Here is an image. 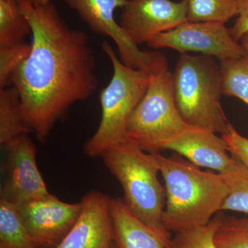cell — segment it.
<instances>
[{"mask_svg": "<svg viewBox=\"0 0 248 248\" xmlns=\"http://www.w3.org/2000/svg\"><path fill=\"white\" fill-rule=\"evenodd\" d=\"M228 188V195L222 204L221 211L248 214V168L232 156L231 164L220 173Z\"/></svg>", "mask_w": 248, "mask_h": 248, "instance_id": "2e32d148", "label": "cell"}, {"mask_svg": "<svg viewBox=\"0 0 248 248\" xmlns=\"http://www.w3.org/2000/svg\"><path fill=\"white\" fill-rule=\"evenodd\" d=\"M237 2L239 14L231 29L234 40L240 42L243 36L248 32V0H237Z\"/></svg>", "mask_w": 248, "mask_h": 248, "instance_id": "d4e9b609", "label": "cell"}, {"mask_svg": "<svg viewBox=\"0 0 248 248\" xmlns=\"http://www.w3.org/2000/svg\"><path fill=\"white\" fill-rule=\"evenodd\" d=\"M102 158L122 185L125 206L167 248L172 236L163 223L166 189L158 179L160 166L155 153H146L126 139Z\"/></svg>", "mask_w": 248, "mask_h": 248, "instance_id": "3957f363", "label": "cell"}, {"mask_svg": "<svg viewBox=\"0 0 248 248\" xmlns=\"http://www.w3.org/2000/svg\"><path fill=\"white\" fill-rule=\"evenodd\" d=\"M110 201L109 196L99 191L86 194L78 221L56 248H112Z\"/></svg>", "mask_w": 248, "mask_h": 248, "instance_id": "7c38bea8", "label": "cell"}, {"mask_svg": "<svg viewBox=\"0 0 248 248\" xmlns=\"http://www.w3.org/2000/svg\"><path fill=\"white\" fill-rule=\"evenodd\" d=\"M187 19L191 22L226 24L237 16V0H186Z\"/></svg>", "mask_w": 248, "mask_h": 248, "instance_id": "d6986e66", "label": "cell"}, {"mask_svg": "<svg viewBox=\"0 0 248 248\" xmlns=\"http://www.w3.org/2000/svg\"><path fill=\"white\" fill-rule=\"evenodd\" d=\"M19 4L30 23L32 42L10 86L19 93L29 128L45 143L72 106L97 91V61L88 34L69 27L53 3L36 6L19 0Z\"/></svg>", "mask_w": 248, "mask_h": 248, "instance_id": "6da1fadb", "label": "cell"}, {"mask_svg": "<svg viewBox=\"0 0 248 248\" xmlns=\"http://www.w3.org/2000/svg\"><path fill=\"white\" fill-rule=\"evenodd\" d=\"M102 46L112 63L113 74L101 91L99 127L85 143V153L92 158L102 157L111 148L126 140L129 118L144 96L152 77L151 72L124 64L107 41Z\"/></svg>", "mask_w": 248, "mask_h": 248, "instance_id": "5b68a950", "label": "cell"}, {"mask_svg": "<svg viewBox=\"0 0 248 248\" xmlns=\"http://www.w3.org/2000/svg\"><path fill=\"white\" fill-rule=\"evenodd\" d=\"M94 33L110 37L118 49L119 57L126 66L155 73L168 63L164 54L145 51L129 39L116 22L115 11L127 0H64Z\"/></svg>", "mask_w": 248, "mask_h": 248, "instance_id": "52a82bcc", "label": "cell"}, {"mask_svg": "<svg viewBox=\"0 0 248 248\" xmlns=\"http://www.w3.org/2000/svg\"><path fill=\"white\" fill-rule=\"evenodd\" d=\"M221 137L226 142L231 156L239 159L248 168V138L241 135L232 124Z\"/></svg>", "mask_w": 248, "mask_h": 248, "instance_id": "cb8c5ba5", "label": "cell"}, {"mask_svg": "<svg viewBox=\"0 0 248 248\" xmlns=\"http://www.w3.org/2000/svg\"><path fill=\"white\" fill-rule=\"evenodd\" d=\"M187 21L186 0H127L120 26L129 40L139 46Z\"/></svg>", "mask_w": 248, "mask_h": 248, "instance_id": "8fae6325", "label": "cell"}, {"mask_svg": "<svg viewBox=\"0 0 248 248\" xmlns=\"http://www.w3.org/2000/svg\"><path fill=\"white\" fill-rule=\"evenodd\" d=\"M32 133L23 115L22 101L13 86L0 89V145L5 149L24 135Z\"/></svg>", "mask_w": 248, "mask_h": 248, "instance_id": "9a60e30c", "label": "cell"}, {"mask_svg": "<svg viewBox=\"0 0 248 248\" xmlns=\"http://www.w3.org/2000/svg\"><path fill=\"white\" fill-rule=\"evenodd\" d=\"M215 239L217 248H248V218L225 216Z\"/></svg>", "mask_w": 248, "mask_h": 248, "instance_id": "7402d4cb", "label": "cell"}, {"mask_svg": "<svg viewBox=\"0 0 248 248\" xmlns=\"http://www.w3.org/2000/svg\"><path fill=\"white\" fill-rule=\"evenodd\" d=\"M240 44L242 46L243 48L246 50V53L248 54V32L243 36L241 41H240Z\"/></svg>", "mask_w": 248, "mask_h": 248, "instance_id": "4316f807", "label": "cell"}, {"mask_svg": "<svg viewBox=\"0 0 248 248\" xmlns=\"http://www.w3.org/2000/svg\"><path fill=\"white\" fill-rule=\"evenodd\" d=\"M224 217L219 212L205 226L175 233L167 248H217L215 234Z\"/></svg>", "mask_w": 248, "mask_h": 248, "instance_id": "44dd1931", "label": "cell"}, {"mask_svg": "<svg viewBox=\"0 0 248 248\" xmlns=\"http://www.w3.org/2000/svg\"><path fill=\"white\" fill-rule=\"evenodd\" d=\"M182 155L198 167L224 172L231 164L226 142L211 130L187 125L179 135L164 147Z\"/></svg>", "mask_w": 248, "mask_h": 248, "instance_id": "4fadbf2b", "label": "cell"}, {"mask_svg": "<svg viewBox=\"0 0 248 248\" xmlns=\"http://www.w3.org/2000/svg\"><path fill=\"white\" fill-rule=\"evenodd\" d=\"M114 243L118 248H166L161 241L125 206L121 199H111Z\"/></svg>", "mask_w": 248, "mask_h": 248, "instance_id": "5bb4252c", "label": "cell"}, {"mask_svg": "<svg viewBox=\"0 0 248 248\" xmlns=\"http://www.w3.org/2000/svg\"><path fill=\"white\" fill-rule=\"evenodd\" d=\"M1 198L19 205L50 195L37 164V148L29 135L7 148Z\"/></svg>", "mask_w": 248, "mask_h": 248, "instance_id": "30bf717a", "label": "cell"}, {"mask_svg": "<svg viewBox=\"0 0 248 248\" xmlns=\"http://www.w3.org/2000/svg\"><path fill=\"white\" fill-rule=\"evenodd\" d=\"M147 45L152 48H170L213 57L219 62L241 58L246 50L233 37L231 29L220 22L183 23L155 36Z\"/></svg>", "mask_w": 248, "mask_h": 248, "instance_id": "ba28073f", "label": "cell"}, {"mask_svg": "<svg viewBox=\"0 0 248 248\" xmlns=\"http://www.w3.org/2000/svg\"><path fill=\"white\" fill-rule=\"evenodd\" d=\"M112 248H118V247H117V246H116V244H115V243H114L113 247H112Z\"/></svg>", "mask_w": 248, "mask_h": 248, "instance_id": "83f0119b", "label": "cell"}, {"mask_svg": "<svg viewBox=\"0 0 248 248\" xmlns=\"http://www.w3.org/2000/svg\"><path fill=\"white\" fill-rule=\"evenodd\" d=\"M29 2H30L31 4L34 5V6H45L51 2L50 0H27Z\"/></svg>", "mask_w": 248, "mask_h": 248, "instance_id": "484cf974", "label": "cell"}, {"mask_svg": "<svg viewBox=\"0 0 248 248\" xmlns=\"http://www.w3.org/2000/svg\"><path fill=\"white\" fill-rule=\"evenodd\" d=\"M0 248H37L17 205L0 197Z\"/></svg>", "mask_w": 248, "mask_h": 248, "instance_id": "e0dca14e", "label": "cell"}, {"mask_svg": "<svg viewBox=\"0 0 248 248\" xmlns=\"http://www.w3.org/2000/svg\"><path fill=\"white\" fill-rule=\"evenodd\" d=\"M222 94L238 98L248 106V54L220 62Z\"/></svg>", "mask_w": 248, "mask_h": 248, "instance_id": "ffe728a7", "label": "cell"}, {"mask_svg": "<svg viewBox=\"0 0 248 248\" xmlns=\"http://www.w3.org/2000/svg\"><path fill=\"white\" fill-rule=\"evenodd\" d=\"M32 32L19 1L0 0V46L17 45Z\"/></svg>", "mask_w": 248, "mask_h": 248, "instance_id": "ac0fdd59", "label": "cell"}, {"mask_svg": "<svg viewBox=\"0 0 248 248\" xmlns=\"http://www.w3.org/2000/svg\"><path fill=\"white\" fill-rule=\"evenodd\" d=\"M155 154L166 189L165 228L177 233L208 224L228 195L221 174L202 170L177 153L170 157Z\"/></svg>", "mask_w": 248, "mask_h": 248, "instance_id": "7a4b0ae2", "label": "cell"}, {"mask_svg": "<svg viewBox=\"0 0 248 248\" xmlns=\"http://www.w3.org/2000/svg\"><path fill=\"white\" fill-rule=\"evenodd\" d=\"M8 1H19V0H8Z\"/></svg>", "mask_w": 248, "mask_h": 248, "instance_id": "f1b7e54d", "label": "cell"}, {"mask_svg": "<svg viewBox=\"0 0 248 248\" xmlns=\"http://www.w3.org/2000/svg\"><path fill=\"white\" fill-rule=\"evenodd\" d=\"M176 104L169 64L152 73L144 96L130 115L126 139L148 153H159L187 126Z\"/></svg>", "mask_w": 248, "mask_h": 248, "instance_id": "8992f818", "label": "cell"}, {"mask_svg": "<svg viewBox=\"0 0 248 248\" xmlns=\"http://www.w3.org/2000/svg\"><path fill=\"white\" fill-rule=\"evenodd\" d=\"M23 223L37 248H56L81 214L82 205L62 202L55 195L17 205Z\"/></svg>", "mask_w": 248, "mask_h": 248, "instance_id": "9c48e42d", "label": "cell"}, {"mask_svg": "<svg viewBox=\"0 0 248 248\" xmlns=\"http://www.w3.org/2000/svg\"><path fill=\"white\" fill-rule=\"evenodd\" d=\"M31 44L0 46V89L10 86L13 75L29 56Z\"/></svg>", "mask_w": 248, "mask_h": 248, "instance_id": "603a6c76", "label": "cell"}, {"mask_svg": "<svg viewBox=\"0 0 248 248\" xmlns=\"http://www.w3.org/2000/svg\"><path fill=\"white\" fill-rule=\"evenodd\" d=\"M208 55L181 54L172 73L176 104L186 124L223 134L231 125L221 103L220 62Z\"/></svg>", "mask_w": 248, "mask_h": 248, "instance_id": "277c9868", "label": "cell"}]
</instances>
